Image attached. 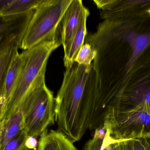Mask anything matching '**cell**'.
<instances>
[{
	"label": "cell",
	"instance_id": "1",
	"mask_svg": "<svg viewBox=\"0 0 150 150\" xmlns=\"http://www.w3.org/2000/svg\"><path fill=\"white\" fill-rule=\"evenodd\" d=\"M85 43L93 62L100 101L150 108V6L103 18Z\"/></svg>",
	"mask_w": 150,
	"mask_h": 150
},
{
	"label": "cell",
	"instance_id": "2",
	"mask_svg": "<svg viewBox=\"0 0 150 150\" xmlns=\"http://www.w3.org/2000/svg\"><path fill=\"white\" fill-rule=\"evenodd\" d=\"M54 111L58 130L73 143L80 140L88 130H95L103 125L93 63L86 66L74 62L66 69L55 98Z\"/></svg>",
	"mask_w": 150,
	"mask_h": 150
},
{
	"label": "cell",
	"instance_id": "3",
	"mask_svg": "<svg viewBox=\"0 0 150 150\" xmlns=\"http://www.w3.org/2000/svg\"><path fill=\"white\" fill-rule=\"evenodd\" d=\"M62 45L59 36L26 50V59L16 89L0 122L8 118L21 106L38 80L45 75L47 62L53 51Z\"/></svg>",
	"mask_w": 150,
	"mask_h": 150
},
{
	"label": "cell",
	"instance_id": "4",
	"mask_svg": "<svg viewBox=\"0 0 150 150\" xmlns=\"http://www.w3.org/2000/svg\"><path fill=\"white\" fill-rule=\"evenodd\" d=\"M103 125L110 137L118 142L150 136V115L142 106L109 104Z\"/></svg>",
	"mask_w": 150,
	"mask_h": 150
},
{
	"label": "cell",
	"instance_id": "5",
	"mask_svg": "<svg viewBox=\"0 0 150 150\" xmlns=\"http://www.w3.org/2000/svg\"><path fill=\"white\" fill-rule=\"evenodd\" d=\"M55 98L47 87L45 75L38 81L20 107L23 129L28 136H41L55 121Z\"/></svg>",
	"mask_w": 150,
	"mask_h": 150
},
{
	"label": "cell",
	"instance_id": "6",
	"mask_svg": "<svg viewBox=\"0 0 150 150\" xmlns=\"http://www.w3.org/2000/svg\"><path fill=\"white\" fill-rule=\"evenodd\" d=\"M72 1L42 0L35 9L20 49L29 50L45 41L59 36V24Z\"/></svg>",
	"mask_w": 150,
	"mask_h": 150
},
{
	"label": "cell",
	"instance_id": "7",
	"mask_svg": "<svg viewBox=\"0 0 150 150\" xmlns=\"http://www.w3.org/2000/svg\"><path fill=\"white\" fill-rule=\"evenodd\" d=\"M35 10L15 15L0 16V43L16 38L21 45Z\"/></svg>",
	"mask_w": 150,
	"mask_h": 150
},
{
	"label": "cell",
	"instance_id": "8",
	"mask_svg": "<svg viewBox=\"0 0 150 150\" xmlns=\"http://www.w3.org/2000/svg\"><path fill=\"white\" fill-rule=\"evenodd\" d=\"M26 59V52L18 53L10 65L4 82L0 85V117L4 114L19 81Z\"/></svg>",
	"mask_w": 150,
	"mask_h": 150
},
{
	"label": "cell",
	"instance_id": "9",
	"mask_svg": "<svg viewBox=\"0 0 150 150\" xmlns=\"http://www.w3.org/2000/svg\"><path fill=\"white\" fill-rule=\"evenodd\" d=\"M84 7L81 0H73L63 16L59 24V33L64 50L77 30Z\"/></svg>",
	"mask_w": 150,
	"mask_h": 150
},
{
	"label": "cell",
	"instance_id": "10",
	"mask_svg": "<svg viewBox=\"0 0 150 150\" xmlns=\"http://www.w3.org/2000/svg\"><path fill=\"white\" fill-rule=\"evenodd\" d=\"M89 11L85 7L83 9L77 30L66 49L64 50V62L66 69L71 67L79 50L85 43V39L87 35L86 21L89 16Z\"/></svg>",
	"mask_w": 150,
	"mask_h": 150
},
{
	"label": "cell",
	"instance_id": "11",
	"mask_svg": "<svg viewBox=\"0 0 150 150\" xmlns=\"http://www.w3.org/2000/svg\"><path fill=\"white\" fill-rule=\"evenodd\" d=\"M38 150H78L62 132L47 130L41 136Z\"/></svg>",
	"mask_w": 150,
	"mask_h": 150
},
{
	"label": "cell",
	"instance_id": "12",
	"mask_svg": "<svg viewBox=\"0 0 150 150\" xmlns=\"http://www.w3.org/2000/svg\"><path fill=\"white\" fill-rule=\"evenodd\" d=\"M23 129V114L19 107L8 118L0 122V150Z\"/></svg>",
	"mask_w": 150,
	"mask_h": 150
},
{
	"label": "cell",
	"instance_id": "13",
	"mask_svg": "<svg viewBox=\"0 0 150 150\" xmlns=\"http://www.w3.org/2000/svg\"><path fill=\"white\" fill-rule=\"evenodd\" d=\"M20 42L16 38L0 43V85L4 82L8 70L19 53Z\"/></svg>",
	"mask_w": 150,
	"mask_h": 150
},
{
	"label": "cell",
	"instance_id": "14",
	"mask_svg": "<svg viewBox=\"0 0 150 150\" xmlns=\"http://www.w3.org/2000/svg\"><path fill=\"white\" fill-rule=\"evenodd\" d=\"M42 0H0V16L15 15L35 10Z\"/></svg>",
	"mask_w": 150,
	"mask_h": 150
},
{
	"label": "cell",
	"instance_id": "15",
	"mask_svg": "<svg viewBox=\"0 0 150 150\" xmlns=\"http://www.w3.org/2000/svg\"><path fill=\"white\" fill-rule=\"evenodd\" d=\"M117 142L110 137L103 125L96 129L93 137L86 143L83 150H112L113 144Z\"/></svg>",
	"mask_w": 150,
	"mask_h": 150
},
{
	"label": "cell",
	"instance_id": "16",
	"mask_svg": "<svg viewBox=\"0 0 150 150\" xmlns=\"http://www.w3.org/2000/svg\"><path fill=\"white\" fill-rule=\"evenodd\" d=\"M96 55V52L90 45L85 43L81 48L74 59L79 65L89 66L91 65Z\"/></svg>",
	"mask_w": 150,
	"mask_h": 150
},
{
	"label": "cell",
	"instance_id": "17",
	"mask_svg": "<svg viewBox=\"0 0 150 150\" xmlns=\"http://www.w3.org/2000/svg\"><path fill=\"white\" fill-rule=\"evenodd\" d=\"M28 136L25 131L22 130L8 142L2 150H21Z\"/></svg>",
	"mask_w": 150,
	"mask_h": 150
},
{
	"label": "cell",
	"instance_id": "18",
	"mask_svg": "<svg viewBox=\"0 0 150 150\" xmlns=\"http://www.w3.org/2000/svg\"><path fill=\"white\" fill-rule=\"evenodd\" d=\"M132 150H150V136L132 139Z\"/></svg>",
	"mask_w": 150,
	"mask_h": 150
},
{
	"label": "cell",
	"instance_id": "19",
	"mask_svg": "<svg viewBox=\"0 0 150 150\" xmlns=\"http://www.w3.org/2000/svg\"><path fill=\"white\" fill-rule=\"evenodd\" d=\"M41 136H28L21 150H38Z\"/></svg>",
	"mask_w": 150,
	"mask_h": 150
},
{
	"label": "cell",
	"instance_id": "20",
	"mask_svg": "<svg viewBox=\"0 0 150 150\" xmlns=\"http://www.w3.org/2000/svg\"><path fill=\"white\" fill-rule=\"evenodd\" d=\"M119 146L120 150H133L132 139L120 141Z\"/></svg>",
	"mask_w": 150,
	"mask_h": 150
},
{
	"label": "cell",
	"instance_id": "21",
	"mask_svg": "<svg viewBox=\"0 0 150 150\" xmlns=\"http://www.w3.org/2000/svg\"><path fill=\"white\" fill-rule=\"evenodd\" d=\"M119 142H117L113 144L112 150H120Z\"/></svg>",
	"mask_w": 150,
	"mask_h": 150
}]
</instances>
